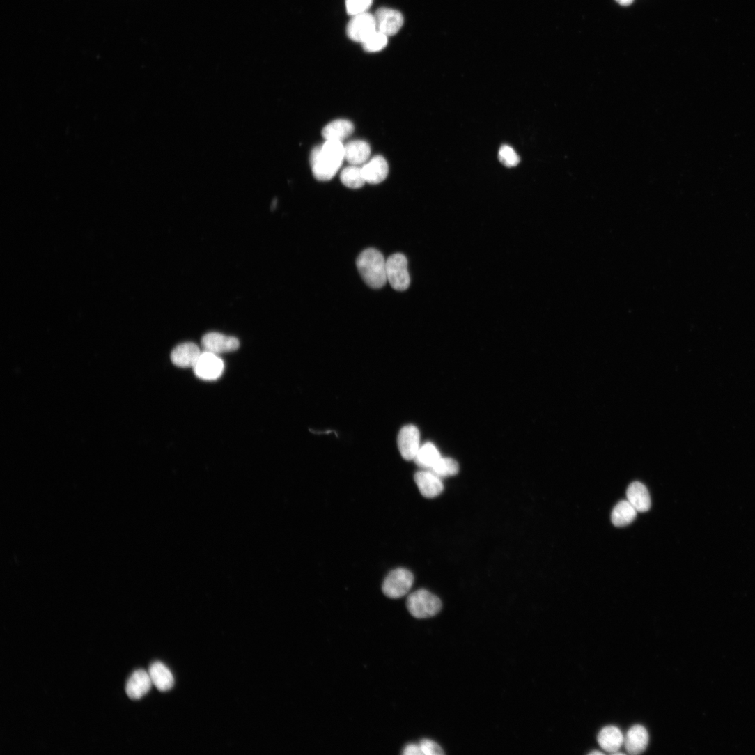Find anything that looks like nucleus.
I'll return each mask as SVG.
<instances>
[{"instance_id": "1", "label": "nucleus", "mask_w": 755, "mask_h": 755, "mask_svg": "<svg viewBox=\"0 0 755 755\" xmlns=\"http://www.w3.org/2000/svg\"><path fill=\"white\" fill-rule=\"evenodd\" d=\"M344 159V146L341 141L327 140L311 151L310 164L314 177L321 181L331 180Z\"/></svg>"}, {"instance_id": "2", "label": "nucleus", "mask_w": 755, "mask_h": 755, "mask_svg": "<svg viewBox=\"0 0 755 755\" xmlns=\"http://www.w3.org/2000/svg\"><path fill=\"white\" fill-rule=\"evenodd\" d=\"M357 270L367 286L380 289L387 283V260L383 254L374 249H367L358 256Z\"/></svg>"}, {"instance_id": "3", "label": "nucleus", "mask_w": 755, "mask_h": 755, "mask_svg": "<svg viewBox=\"0 0 755 755\" xmlns=\"http://www.w3.org/2000/svg\"><path fill=\"white\" fill-rule=\"evenodd\" d=\"M407 607L414 618L425 619L438 614L442 609V604L438 597L426 590L421 589L409 596Z\"/></svg>"}, {"instance_id": "4", "label": "nucleus", "mask_w": 755, "mask_h": 755, "mask_svg": "<svg viewBox=\"0 0 755 755\" xmlns=\"http://www.w3.org/2000/svg\"><path fill=\"white\" fill-rule=\"evenodd\" d=\"M387 280L398 291H405L410 288L411 278L408 270V260L402 254H396L387 260Z\"/></svg>"}, {"instance_id": "5", "label": "nucleus", "mask_w": 755, "mask_h": 755, "mask_svg": "<svg viewBox=\"0 0 755 755\" xmlns=\"http://www.w3.org/2000/svg\"><path fill=\"white\" fill-rule=\"evenodd\" d=\"M414 582V577L410 571L403 568L397 569L387 577L382 586V591L387 597L399 599L410 592Z\"/></svg>"}, {"instance_id": "6", "label": "nucleus", "mask_w": 755, "mask_h": 755, "mask_svg": "<svg viewBox=\"0 0 755 755\" xmlns=\"http://www.w3.org/2000/svg\"><path fill=\"white\" fill-rule=\"evenodd\" d=\"M224 368V361L219 355L208 351L202 352L194 367L196 376L205 381L219 380L223 375Z\"/></svg>"}, {"instance_id": "7", "label": "nucleus", "mask_w": 755, "mask_h": 755, "mask_svg": "<svg viewBox=\"0 0 755 755\" xmlns=\"http://www.w3.org/2000/svg\"><path fill=\"white\" fill-rule=\"evenodd\" d=\"M346 31L352 41L361 44L377 31L374 15L366 13L351 17Z\"/></svg>"}, {"instance_id": "8", "label": "nucleus", "mask_w": 755, "mask_h": 755, "mask_svg": "<svg viewBox=\"0 0 755 755\" xmlns=\"http://www.w3.org/2000/svg\"><path fill=\"white\" fill-rule=\"evenodd\" d=\"M376 29L388 37L398 33L404 24L403 15L398 10L382 8L374 15Z\"/></svg>"}, {"instance_id": "9", "label": "nucleus", "mask_w": 755, "mask_h": 755, "mask_svg": "<svg viewBox=\"0 0 755 755\" xmlns=\"http://www.w3.org/2000/svg\"><path fill=\"white\" fill-rule=\"evenodd\" d=\"M398 444L403 458L408 461L414 460L421 447L419 429L412 425L403 428L398 435Z\"/></svg>"}, {"instance_id": "10", "label": "nucleus", "mask_w": 755, "mask_h": 755, "mask_svg": "<svg viewBox=\"0 0 755 755\" xmlns=\"http://www.w3.org/2000/svg\"><path fill=\"white\" fill-rule=\"evenodd\" d=\"M202 345L205 351L219 355L237 350L240 348V343L234 336L218 332H210L203 337Z\"/></svg>"}, {"instance_id": "11", "label": "nucleus", "mask_w": 755, "mask_h": 755, "mask_svg": "<svg viewBox=\"0 0 755 755\" xmlns=\"http://www.w3.org/2000/svg\"><path fill=\"white\" fill-rule=\"evenodd\" d=\"M202 352L194 343L186 342L177 345L171 353L172 363L181 368L194 367Z\"/></svg>"}, {"instance_id": "12", "label": "nucleus", "mask_w": 755, "mask_h": 755, "mask_svg": "<svg viewBox=\"0 0 755 755\" xmlns=\"http://www.w3.org/2000/svg\"><path fill=\"white\" fill-rule=\"evenodd\" d=\"M414 479L421 495L426 498H435L444 491L442 478L430 470L418 472Z\"/></svg>"}, {"instance_id": "13", "label": "nucleus", "mask_w": 755, "mask_h": 755, "mask_svg": "<svg viewBox=\"0 0 755 755\" xmlns=\"http://www.w3.org/2000/svg\"><path fill=\"white\" fill-rule=\"evenodd\" d=\"M152 685L149 673L139 669L134 671L129 678L125 691L129 698L139 700L148 693Z\"/></svg>"}, {"instance_id": "14", "label": "nucleus", "mask_w": 755, "mask_h": 755, "mask_svg": "<svg viewBox=\"0 0 755 755\" xmlns=\"http://www.w3.org/2000/svg\"><path fill=\"white\" fill-rule=\"evenodd\" d=\"M361 168L366 182L373 185L382 182L387 178L389 172L387 161L380 155L373 157Z\"/></svg>"}, {"instance_id": "15", "label": "nucleus", "mask_w": 755, "mask_h": 755, "mask_svg": "<svg viewBox=\"0 0 755 755\" xmlns=\"http://www.w3.org/2000/svg\"><path fill=\"white\" fill-rule=\"evenodd\" d=\"M648 742L649 735L647 729L642 725L637 724L629 729L624 743L629 754H639L646 749Z\"/></svg>"}, {"instance_id": "16", "label": "nucleus", "mask_w": 755, "mask_h": 755, "mask_svg": "<svg viewBox=\"0 0 755 755\" xmlns=\"http://www.w3.org/2000/svg\"><path fill=\"white\" fill-rule=\"evenodd\" d=\"M628 501L639 513H644L650 510L651 500L647 488L640 482H634L630 485L627 490Z\"/></svg>"}, {"instance_id": "17", "label": "nucleus", "mask_w": 755, "mask_h": 755, "mask_svg": "<svg viewBox=\"0 0 755 755\" xmlns=\"http://www.w3.org/2000/svg\"><path fill=\"white\" fill-rule=\"evenodd\" d=\"M370 154V146L364 141L355 140L344 146V157L350 165L364 164L368 159Z\"/></svg>"}, {"instance_id": "18", "label": "nucleus", "mask_w": 755, "mask_h": 755, "mask_svg": "<svg viewBox=\"0 0 755 755\" xmlns=\"http://www.w3.org/2000/svg\"><path fill=\"white\" fill-rule=\"evenodd\" d=\"M598 740L603 749L614 754L620 749L624 743L625 738L618 727L608 726L600 731Z\"/></svg>"}, {"instance_id": "19", "label": "nucleus", "mask_w": 755, "mask_h": 755, "mask_svg": "<svg viewBox=\"0 0 755 755\" xmlns=\"http://www.w3.org/2000/svg\"><path fill=\"white\" fill-rule=\"evenodd\" d=\"M153 685L160 692H167L174 685V678L171 671L162 662H155L148 671Z\"/></svg>"}, {"instance_id": "20", "label": "nucleus", "mask_w": 755, "mask_h": 755, "mask_svg": "<svg viewBox=\"0 0 755 755\" xmlns=\"http://www.w3.org/2000/svg\"><path fill=\"white\" fill-rule=\"evenodd\" d=\"M354 132L353 124L347 120H336L326 125L322 132L325 139L341 141Z\"/></svg>"}, {"instance_id": "21", "label": "nucleus", "mask_w": 755, "mask_h": 755, "mask_svg": "<svg viewBox=\"0 0 755 755\" xmlns=\"http://www.w3.org/2000/svg\"><path fill=\"white\" fill-rule=\"evenodd\" d=\"M637 513V511L628 500L621 501L612 511V522L616 527L629 525L635 520Z\"/></svg>"}, {"instance_id": "22", "label": "nucleus", "mask_w": 755, "mask_h": 755, "mask_svg": "<svg viewBox=\"0 0 755 755\" xmlns=\"http://www.w3.org/2000/svg\"><path fill=\"white\" fill-rule=\"evenodd\" d=\"M442 457L440 452L433 444L427 443L421 446L414 460L420 467L431 470Z\"/></svg>"}, {"instance_id": "23", "label": "nucleus", "mask_w": 755, "mask_h": 755, "mask_svg": "<svg viewBox=\"0 0 755 755\" xmlns=\"http://www.w3.org/2000/svg\"><path fill=\"white\" fill-rule=\"evenodd\" d=\"M341 180L344 185L352 189L360 188L366 182L361 166L355 165H350L343 169Z\"/></svg>"}, {"instance_id": "24", "label": "nucleus", "mask_w": 755, "mask_h": 755, "mask_svg": "<svg viewBox=\"0 0 755 755\" xmlns=\"http://www.w3.org/2000/svg\"><path fill=\"white\" fill-rule=\"evenodd\" d=\"M430 471L440 478L453 476L459 472V465L452 458L442 457Z\"/></svg>"}, {"instance_id": "25", "label": "nucleus", "mask_w": 755, "mask_h": 755, "mask_svg": "<svg viewBox=\"0 0 755 755\" xmlns=\"http://www.w3.org/2000/svg\"><path fill=\"white\" fill-rule=\"evenodd\" d=\"M388 42L389 37L379 31H376L366 38L361 43V45L366 52L375 53L384 49L388 45Z\"/></svg>"}, {"instance_id": "26", "label": "nucleus", "mask_w": 755, "mask_h": 755, "mask_svg": "<svg viewBox=\"0 0 755 755\" xmlns=\"http://www.w3.org/2000/svg\"><path fill=\"white\" fill-rule=\"evenodd\" d=\"M373 4V0H345L346 12L350 17L366 13Z\"/></svg>"}, {"instance_id": "27", "label": "nucleus", "mask_w": 755, "mask_h": 755, "mask_svg": "<svg viewBox=\"0 0 755 755\" xmlns=\"http://www.w3.org/2000/svg\"><path fill=\"white\" fill-rule=\"evenodd\" d=\"M499 161L507 167H513L520 162V157L515 150L510 146L503 145L499 151Z\"/></svg>"}, {"instance_id": "28", "label": "nucleus", "mask_w": 755, "mask_h": 755, "mask_svg": "<svg viewBox=\"0 0 755 755\" xmlns=\"http://www.w3.org/2000/svg\"><path fill=\"white\" fill-rule=\"evenodd\" d=\"M419 745L423 754L441 755L444 754L442 748L433 740L429 739H423L421 741Z\"/></svg>"}, {"instance_id": "29", "label": "nucleus", "mask_w": 755, "mask_h": 755, "mask_svg": "<svg viewBox=\"0 0 755 755\" xmlns=\"http://www.w3.org/2000/svg\"><path fill=\"white\" fill-rule=\"evenodd\" d=\"M405 755H422V751L420 745L417 744H408L403 750V752Z\"/></svg>"}, {"instance_id": "30", "label": "nucleus", "mask_w": 755, "mask_h": 755, "mask_svg": "<svg viewBox=\"0 0 755 755\" xmlns=\"http://www.w3.org/2000/svg\"><path fill=\"white\" fill-rule=\"evenodd\" d=\"M621 6H630L634 3V0H616Z\"/></svg>"}, {"instance_id": "31", "label": "nucleus", "mask_w": 755, "mask_h": 755, "mask_svg": "<svg viewBox=\"0 0 755 755\" xmlns=\"http://www.w3.org/2000/svg\"><path fill=\"white\" fill-rule=\"evenodd\" d=\"M604 754L605 753L603 752L598 751V750L593 751V752L589 753V754H593V755H594V754Z\"/></svg>"}]
</instances>
